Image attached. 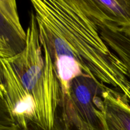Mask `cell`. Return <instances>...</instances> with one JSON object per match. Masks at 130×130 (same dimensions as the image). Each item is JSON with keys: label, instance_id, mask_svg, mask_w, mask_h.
<instances>
[{"label": "cell", "instance_id": "6da1fadb", "mask_svg": "<svg viewBox=\"0 0 130 130\" xmlns=\"http://www.w3.org/2000/svg\"><path fill=\"white\" fill-rule=\"evenodd\" d=\"M42 46L47 49L60 83L62 98L78 76L121 93L130 103V81L119 57L101 37L79 0H33Z\"/></svg>", "mask_w": 130, "mask_h": 130}, {"label": "cell", "instance_id": "7a4b0ae2", "mask_svg": "<svg viewBox=\"0 0 130 130\" xmlns=\"http://www.w3.org/2000/svg\"><path fill=\"white\" fill-rule=\"evenodd\" d=\"M26 32L23 52L0 58V98L18 126L27 130L31 124L52 130L62 104V88L49 53L41 44L33 11Z\"/></svg>", "mask_w": 130, "mask_h": 130}, {"label": "cell", "instance_id": "3957f363", "mask_svg": "<svg viewBox=\"0 0 130 130\" xmlns=\"http://www.w3.org/2000/svg\"><path fill=\"white\" fill-rule=\"evenodd\" d=\"M109 88L88 76H78L71 81L58 113L77 128L101 130L99 115L104 109V95Z\"/></svg>", "mask_w": 130, "mask_h": 130}, {"label": "cell", "instance_id": "277c9868", "mask_svg": "<svg viewBox=\"0 0 130 130\" xmlns=\"http://www.w3.org/2000/svg\"><path fill=\"white\" fill-rule=\"evenodd\" d=\"M97 26L130 29V0H79Z\"/></svg>", "mask_w": 130, "mask_h": 130}, {"label": "cell", "instance_id": "5b68a950", "mask_svg": "<svg viewBox=\"0 0 130 130\" xmlns=\"http://www.w3.org/2000/svg\"><path fill=\"white\" fill-rule=\"evenodd\" d=\"M0 39L11 57L23 52L27 43V32L22 25L15 0H0Z\"/></svg>", "mask_w": 130, "mask_h": 130}, {"label": "cell", "instance_id": "8992f818", "mask_svg": "<svg viewBox=\"0 0 130 130\" xmlns=\"http://www.w3.org/2000/svg\"><path fill=\"white\" fill-rule=\"evenodd\" d=\"M104 101V109L99 115L101 130H130V103L126 96L110 88Z\"/></svg>", "mask_w": 130, "mask_h": 130}, {"label": "cell", "instance_id": "52a82bcc", "mask_svg": "<svg viewBox=\"0 0 130 130\" xmlns=\"http://www.w3.org/2000/svg\"><path fill=\"white\" fill-rule=\"evenodd\" d=\"M98 28L105 43L124 63L130 81V29H111L104 26Z\"/></svg>", "mask_w": 130, "mask_h": 130}, {"label": "cell", "instance_id": "ba28073f", "mask_svg": "<svg viewBox=\"0 0 130 130\" xmlns=\"http://www.w3.org/2000/svg\"><path fill=\"white\" fill-rule=\"evenodd\" d=\"M27 130H45L34 124H29L27 128ZM52 130H91L87 128H80L74 126L72 124L69 123L67 121L65 120L63 118L60 116L58 112L57 119L53 128Z\"/></svg>", "mask_w": 130, "mask_h": 130}, {"label": "cell", "instance_id": "9c48e42d", "mask_svg": "<svg viewBox=\"0 0 130 130\" xmlns=\"http://www.w3.org/2000/svg\"><path fill=\"white\" fill-rule=\"evenodd\" d=\"M17 126L14 122L6 103L0 98V127Z\"/></svg>", "mask_w": 130, "mask_h": 130}, {"label": "cell", "instance_id": "30bf717a", "mask_svg": "<svg viewBox=\"0 0 130 130\" xmlns=\"http://www.w3.org/2000/svg\"><path fill=\"white\" fill-rule=\"evenodd\" d=\"M0 58H11L7 48L1 39H0Z\"/></svg>", "mask_w": 130, "mask_h": 130}, {"label": "cell", "instance_id": "8fae6325", "mask_svg": "<svg viewBox=\"0 0 130 130\" xmlns=\"http://www.w3.org/2000/svg\"><path fill=\"white\" fill-rule=\"evenodd\" d=\"M0 130H24L18 126H14L12 127H0Z\"/></svg>", "mask_w": 130, "mask_h": 130}]
</instances>
